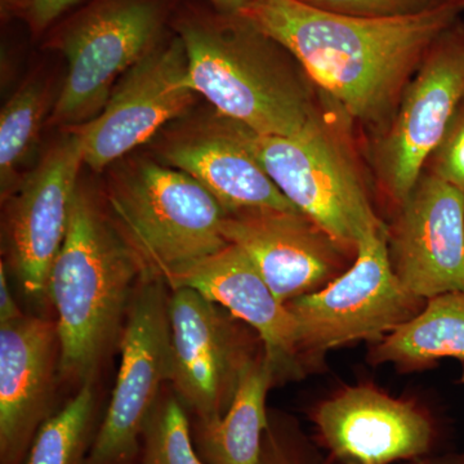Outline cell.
Wrapping results in <instances>:
<instances>
[{"instance_id": "f546056e", "label": "cell", "mask_w": 464, "mask_h": 464, "mask_svg": "<svg viewBox=\"0 0 464 464\" xmlns=\"http://www.w3.org/2000/svg\"><path fill=\"white\" fill-rule=\"evenodd\" d=\"M221 14H239L252 0H209Z\"/></svg>"}, {"instance_id": "d4e9b609", "label": "cell", "mask_w": 464, "mask_h": 464, "mask_svg": "<svg viewBox=\"0 0 464 464\" xmlns=\"http://www.w3.org/2000/svg\"><path fill=\"white\" fill-rule=\"evenodd\" d=\"M320 11L342 16L387 20L413 17L440 7L439 0H299Z\"/></svg>"}, {"instance_id": "44dd1931", "label": "cell", "mask_w": 464, "mask_h": 464, "mask_svg": "<svg viewBox=\"0 0 464 464\" xmlns=\"http://www.w3.org/2000/svg\"><path fill=\"white\" fill-rule=\"evenodd\" d=\"M101 420L93 381L85 382L43 424L23 464H90Z\"/></svg>"}, {"instance_id": "5bb4252c", "label": "cell", "mask_w": 464, "mask_h": 464, "mask_svg": "<svg viewBox=\"0 0 464 464\" xmlns=\"http://www.w3.org/2000/svg\"><path fill=\"white\" fill-rule=\"evenodd\" d=\"M224 235L286 304L325 288L355 261L348 248L299 210H248L226 216Z\"/></svg>"}, {"instance_id": "cb8c5ba5", "label": "cell", "mask_w": 464, "mask_h": 464, "mask_svg": "<svg viewBox=\"0 0 464 464\" xmlns=\"http://www.w3.org/2000/svg\"><path fill=\"white\" fill-rule=\"evenodd\" d=\"M257 464H334L316 447L295 418L280 411L268 413Z\"/></svg>"}, {"instance_id": "7c38bea8", "label": "cell", "mask_w": 464, "mask_h": 464, "mask_svg": "<svg viewBox=\"0 0 464 464\" xmlns=\"http://www.w3.org/2000/svg\"><path fill=\"white\" fill-rule=\"evenodd\" d=\"M387 252L406 292L429 301L464 293V194L422 172L389 216Z\"/></svg>"}, {"instance_id": "7a4b0ae2", "label": "cell", "mask_w": 464, "mask_h": 464, "mask_svg": "<svg viewBox=\"0 0 464 464\" xmlns=\"http://www.w3.org/2000/svg\"><path fill=\"white\" fill-rule=\"evenodd\" d=\"M179 33L192 90L227 121L295 137L331 105L292 53L241 14L192 18Z\"/></svg>"}, {"instance_id": "6da1fadb", "label": "cell", "mask_w": 464, "mask_h": 464, "mask_svg": "<svg viewBox=\"0 0 464 464\" xmlns=\"http://www.w3.org/2000/svg\"><path fill=\"white\" fill-rule=\"evenodd\" d=\"M239 14L286 48L313 83L371 136L390 123L436 36L462 16L440 5L418 16L372 20L299 0H252Z\"/></svg>"}, {"instance_id": "83f0119b", "label": "cell", "mask_w": 464, "mask_h": 464, "mask_svg": "<svg viewBox=\"0 0 464 464\" xmlns=\"http://www.w3.org/2000/svg\"><path fill=\"white\" fill-rule=\"evenodd\" d=\"M25 314L18 307L16 299L14 298L9 286L7 270H5V262L0 264V325L14 323Z\"/></svg>"}, {"instance_id": "8992f818", "label": "cell", "mask_w": 464, "mask_h": 464, "mask_svg": "<svg viewBox=\"0 0 464 464\" xmlns=\"http://www.w3.org/2000/svg\"><path fill=\"white\" fill-rule=\"evenodd\" d=\"M464 105V21L445 27L426 51L395 114L366 143L377 203L391 215L422 176L427 159Z\"/></svg>"}, {"instance_id": "f1b7e54d", "label": "cell", "mask_w": 464, "mask_h": 464, "mask_svg": "<svg viewBox=\"0 0 464 464\" xmlns=\"http://www.w3.org/2000/svg\"><path fill=\"white\" fill-rule=\"evenodd\" d=\"M402 464H464V450L451 451V453L439 454V456L429 454V456L406 460Z\"/></svg>"}, {"instance_id": "1f68e13d", "label": "cell", "mask_w": 464, "mask_h": 464, "mask_svg": "<svg viewBox=\"0 0 464 464\" xmlns=\"http://www.w3.org/2000/svg\"><path fill=\"white\" fill-rule=\"evenodd\" d=\"M3 5H12V3L21 2L24 3L25 0H2Z\"/></svg>"}, {"instance_id": "ba28073f", "label": "cell", "mask_w": 464, "mask_h": 464, "mask_svg": "<svg viewBox=\"0 0 464 464\" xmlns=\"http://www.w3.org/2000/svg\"><path fill=\"white\" fill-rule=\"evenodd\" d=\"M168 313L169 386L192 423H215L230 408L246 369L264 353V343L249 325L195 289H170Z\"/></svg>"}, {"instance_id": "ac0fdd59", "label": "cell", "mask_w": 464, "mask_h": 464, "mask_svg": "<svg viewBox=\"0 0 464 464\" xmlns=\"http://www.w3.org/2000/svg\"><path fill=\"white\" fill-rule=\"evenodd\" d=\"M163 159L167 166L200 182L227 215L248 210H298L221 116L203 130L168 142Z\"/></svg>"}, {"instance_id": "9c48e42d", "label": "cell", "mask_w": 464, "mask_h": 464, "mask_svg": "<svg viewBox=\"0 0 464 464\" xmlns=\"http://www.w3.org/2000/svg\"><path fill=\"white\" fill-rule=\"evenodd\" d=\"M169 286L148 274L121 335V368L92 447L90 464H137L142 432L172 377Z\"/></svg>"}, {"instance_id": "7402d4cb", "label": "cell", "mask_w": 464, "mask_h": 464, "mask_svg": "<svg viewBox=\"0 0 464 464\" xmlns=\"http://www.w3.org/2000/svg\"><path fill=\"white\" fill-rule=\"evenodd\" d=\"M47 106V92L33 82L14 94L0 114V188L3 200L20 186L21 167L35 145Z\"/></svg>"}, {"instance_id": "30bf717a", "label": "cell", "mask_w": 464, "mask_h": 464, "mask_svg": "<svg viewBox=\"0 0 464 464\" xmlns=\"http://www.w3.org/2000/svg\"><path fill=\"white\" fill-rule=\"evenodd\" d=\"M163 11L154 0H105L63 36L67 75L51 123L75 128L102 111L116 82L157 45Z\"/></svg>"}, {"instance_id": "5b68a950", "label": "cell", "mask_w": 464, "mask_h": 464, "mask_svg": "<svg viewBox=\"0 0 464 464\" xmlns=\"http://www.w3.org/2000/svg\"><path fill=\"white\" fill-rule=\"evenodd\" d=\"M115 224L151 276L174 277L228 246L226 210L190 174L139 160L110 179Z\"/></svg>"}, {"instance_id": "4fadbf2b", "label": "cell", "mask_w": 464, "mask_h": 464, "mask_svg": "<svg viewBox=\"0 0 464 464\" xmlns=\"http://www.w3.org/2000/svg\"><path fill=\"white\" fill-rule=\"evenodd\" d=\"M334 464H392L429 456L439 432L426 409L373 386H347L311 411Z\"/></svg>"}, {"instance_id": "484cf974", "label": "cell", "mask_w": 464, "mask_h": 464, "mask_svg": "<svg viewBox=\"0 0 464 464\" xmlns=\"http://www.w3.org/2000/svg\"><path fill=\"white\" fill-rule=\"evenodd\" d=\"M423 172L438 177L464 194V105L427 159Z\"/></svg>"}, {"instance_id": "9a60e30c", "label": "cell", "mask_w": 464, "mask_h": 464, "mask_svg": "<svg viewBox=\"0 0 464 464\" xmlns=\"http://www.w3.org/2000/svg\"><path fill=\"white\" fill-rule=\"evenodd\" d=\"M83 164L81 134L70 128L9 198L11 261L33 301L48 298L51 270L65 241Z\"/></svg>"}, {"instance_id": "277c9868", "label": "cell", "mask_w": 464, "mask_h": 464, "mask_svg": "<svg viewBox=\"0 0 464 464\" xmlns=\"http://www.w3.org/2000/svg\"><path fill=\"white\" fill-rule=\"evenodd\" d=\"M222 119L284 197L348 248L386 227L357 127L333 101L295 137L266 136Z\"/></svg>"}, {"instance_id": "3957f363", "label": "cell", "mask_w": 464, "mask_h": 464, "mask_svg": "<svg viewBox=\"0 0 464 464\" xmlns=\"http://www.w3.org/2000/svg\"><path fill=\"white\" fill-rule=\"evenodd\" d=\"M148 275L115 222L81 188L72 201L63 248L48 282L57 314L60 374L93 381L119 334L137 286Z\"/></svg>"}, {"instance_id": "d6986e66", "label": "cell", "mask_w": 464, "mask_h": 464, "mask_svg": "<svg viewBox=\"0 0 464 464\" xmlns=\"http://www.w3.org/2000/svg\"><path fill=\"white\" fill-rule=\"evenodd\" d=\"M265 351L246 369L234 401L215 423H192L198 453L207 464H257L268 426V391L276 383Z\"/></svg>"}, {"instance_id": "603a6c76", "label": "cell", "mask_w": 464, "mask_h": 464, "mask_svg": "<svg viewBox=\"0 0 464 464\" xmlns=\"http://www.w3.org/2000/svg\"><path fill=\"white\" fill-rule=\"evenodd\" d=\"M137 464H207L195 447L190 415L176 393L161 395L150 415Z\"/></svg>"}, {"instance_id": "4dcf8cb0", "label": "cell", "mask_w": 464, "mask_h": 464, "mask_svg": "<svg viewBox=\"0 0 464 464\" xmlns=\"http://www.w3.org/2000/svg\"><path fill=\"white\" fill-rule=\"evenodd\" d=\"M439 3L441 5L457 9L462 14H464V0H439Z\"/></svg>"}, {"instance_id": "ffe728a7", "label": "cell", "mask_w": 464, "mask_h": 464, "mask_svg": "<svg viewBox=\"0 0 464 464\" xmlns=\"http://www.w3.org/2000/svg\"><path fill=\"white\" fill-rule=\"evenodd\" d=\"M368 359L404 372L431 368L444 359L464 364V293L429 299L417 316L372 344Z\"/></svg>"}, {"instance_id": "2e32d148", "label": "cell", "mask_w": 464, "mask_h": 464, "mask_svg": "<svg viewBox=\"0 0 464 464\" xmlns=\"http://www.w3.org/2000/svg\"><path fill=\"white\" fill-rule=\"evenodd\" d=\"M60 353L56 320L25 315L0 325V464H23L58 411Z\"/></svg>"}, {"instance_id": "4316f807", "label": "cell", "mask_w": 464, "mask_h": 464, "mask_svg": "<svg viewBox=\"0 0 464 464\" xmlns=\"http://www.w3.org/2000/svg\"><path fill=\"white\" fill-rule=\"evenodd\" d=\"M79 2L81 0H25L24 5L34 29L43 30Z\"/></svg>"}, {"instance_id": "e0dca14e", "label": "cell", "mask_w": 464, "mask_h": 464, "mask_svg": "<svg viewBox=\"0 0 464 464\" xmlns=\"http://www.w3.org/2000/svg\"><path fill=\"white\" fill-rule=\"evenodd\" d=\"M191 288L249 325L261 338L277 382L307 374L299 348L298 324L237 246L228 244L168 284Z\"/></svg>"}, {"instance_id": "52a82bcc", "label": "cell", "mask_w": 464, "mask_h": 464, "mask_svg": "<svg viewBox=\"0 0 464 464\" xmlns=\"http://www.w3.org/2000/svg\"><path fill=\"white\" fill-rule=\"evenodd\" d=\"M427 301L406 292L391 267L387 225L357 246L353 264L331 284L285 304L298 324L307 372L334 348L377 343L422 311Z\"/></svg>"}, {"instance_id": "8fae6325", "label": "cell", "mask_w": 464, "mask_h": 464, "mask_svg": "<svg viewBox=\"0 0 464 464\" xmlns=\"http://www.w3.org/2000/svg\"><path fill=\"white\" fill-rule=\"evenodd\" d=\"M197 94L181 36L155 47L125 72L102 111L75 127L84 166L94 172L106 169L188 111Z\"/></svg>"}]
</instances>
